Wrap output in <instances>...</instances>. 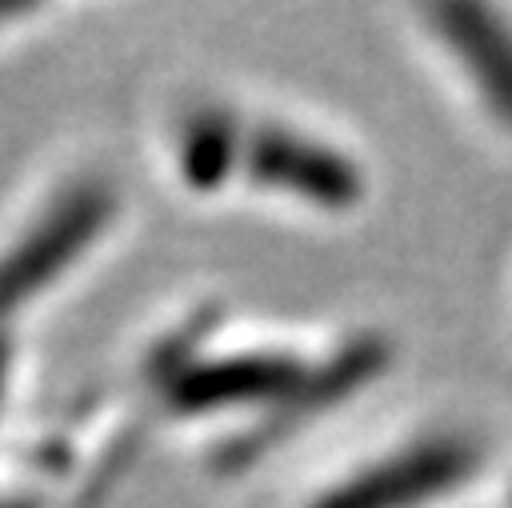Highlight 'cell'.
I'll return each mask as SVG.
<instances>
[{
	"label": "cell",
	"instance_id": "cell-1",
	"mask_svg": "<svg viewBox=\"0 0 512 508\" xmlns=\"http://www.w3.org/2000/svg\"><path fill=\"white\" fill-rule=\"evenodd\" d=\"M112 192L100 184L68 188L4 256H0V316L36 296L60 276L108 224Z\"/></svg>",
	"mask_w": 512,
	"mask_h": 508
},
{
	"label": "cell",
	"instance_id": "cell-2",
	"mask_svg": "<svg viewBox=\"0 0 512 508\" xmlns=\"http://www.w3.org/2000/svg\"><path fill=\"white\" fill-rule=\"evenodd\" d=\"M476 464V452L460 440H428L388 456L360 476L328 488L312 508H416L456 488Z\"/></svg>",
	"mask_w": 512,
	"mask_h": 508
},
{
	"label": "cell",
	"instance_id": "cell-3",
	"mask_svg": "<svg viewBox=\"0 0 512 508\" xmlns=\"http://www.w3.org/2000/svg\"><path fill=\"white\" fill-rule=\"evenodd\" d=\"M240 160L260 184L292 192L320 208H352L360 200L356 164L308 136H296V132L272 128V124L256 128L252 136H244Z\"/></svg>",
	"mask_w": 512,
	"mask_h": 508
},
{
	"label": "cell",
	"instance_id": "cell-4",
	"mask_svg": "<svg viewBox=\"0 0 512 508\" xmlns=\"http://www.w3.org/2000/svg\"><path fill=\"white\" fill-rule=\"evenodd\" d=\"M432 28L456 52L484 104L512 124V24L484 4H436L428 8Z\"/></svg>",
	"mask_w": 512,
	"mask_h": 508
},
{
	"label": "cell",
	"instance_id": "cell-5",
	"mask_svg": "<svg viewBox=\"0 0 512 508\" xmlns=\"http://www.w3.org/2000/svg\"><path fill=\"white\" fill-rule=\"evenodd\" d=\"M300 364L288 356H224L180 368L168 400L180 412H208L248 400H284L300 384Z\"/></svg>",
	"mask_w": 512,
	"mask_h": 508
},
{
	"label": "cell",
	"instance_id": "cell-6",
	"mask_svg": "<svg viewBox=\"0 0 512 508\" xmlns=\"http://www.w3.org/2000/svg\"><path fill=\"white\" fill-rule=\"evenodd\" d=\"M388 360V348L380 340H356L348 348H340L320 372L300 376V384L284 396L280 412H292V420L312 416L316 408H328L336 400H344L348 392H356L364 380H372Z\"/></svg>",
	"mask_w": 512,
	"mask_h": 508
},
{
	"label": "cell",
	"instance_id": "cell-7",
	"mask_svg": "<svg viewBox=\"0 0 512 508\" xmlns=\"http://www.w3.org/2000/svg\"><path fill=\"white\" fill-rule=\"evenodd\" d=\"M244 152V140L236 136L232 128V116L216 112V108H204L188 120L184 128V140H180V168H184V180L196 184V188H212L224 180V172L240 160Z\"/></svg>",
	"mask_w": 512,
	"mask_h": 508
},
{
	"label": "cell",
	"instance_id": "cell-8",
	"mask_svg": "<svg viewBox=\"0 0 512 508\" xmlns=\"http://www.w3.org/2000/svg\"><path fill=\"white\" fill-rule=\"evenodd\" d=\"M28 8L24 4H0V20H12V16H24Z\"/></svg>",
	"mask_w": 512,
	"mask_h": 508
},
{
	"label": "cell",
	"instance_id": "cell-9",
	"mask_svg": "<svg viewBox=\"0 0 512 508\" xmlns=\"http://www.w3.org/2000/svg\"><path fill=\"white\" fill-rule=\"evenodd\" d=\"M4 368H8V348H4V340H0V392H4Z\"/></svg>",
	"mask_w": 512,
	"mask_h": 508
}]
</instances>
